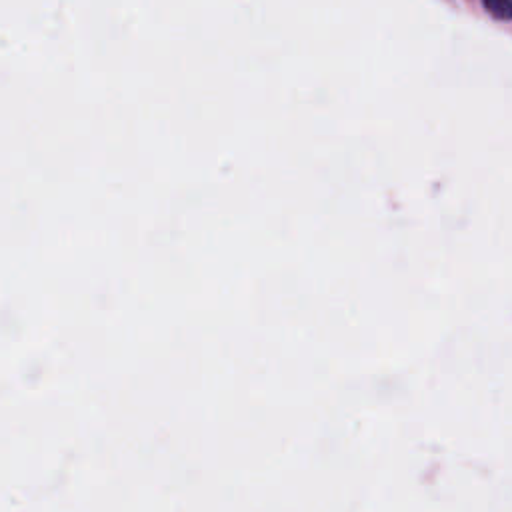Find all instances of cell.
I'll list each match as a JSON object with an SVG mask.
<instances>
[{
  "label": "cell",
  "instance_id": "1",
  "mask_svg": "<svg viewBox=\"0 0 512 512\" xmlns=\"http://www.w3.org/2000/svg\"><path fill=\"white\" fill-rule=\"evenodd\" d=\"M484 6L498 18H510L512 16V4L506 0H486Z\"/></svg>",
  "mask_w": 512,
  "mask_h": 512
}]
</instances>
